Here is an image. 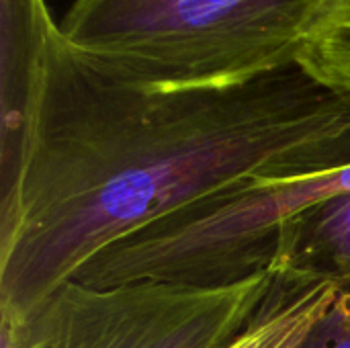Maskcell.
<instances>
[{"mask_svg":"<svg viewBox=\"0 0 350 348\" xmlns=\"http://www.w3.org/2000/svg\"><path fill=\"white\" fill-rule=\"evenodd\" d=\"M2 117L0 316L14 320L189 207L350 166V94L299 62L234 86L144 90L90 68L55 29L39 80Z\"/></svg>","mask_w":350,"mask_h":348,"instance_id":"cell-1","label":"cell"},{"mask_svg":"<svg viewBox=\"0 0 350 348\" xmlns=\"http://www.w3.org/2000/svg\"><path fill=\"white\" fill-rule=\"evenodd\" d=\"M326 0H74L57 25L90 68L144 90L219 88L297 62Z\"/></svg>","mask_w":350,"mask_h":348,"instance_id":"cell-2","label":"cell"},{"mask_svg":"<svg viewBox=\"0 0 350 348\" xmlns=\"http://www.w3.org/2000/svg\"><path fill=\"white\" fill-rule=\"evenodd\" d=\"M273 285V269L213 287L66 281L25 318L0 316V348H228Z\"/></svg>","mask_w":350,"mask_h":348,"instance_id":"cell-3","label":"cell"},{"mask_svg":"<svg viewBox=\"0 0 350 348\" xmlns=\"http://www.w3.org/2000/svg\"><path fill=\"white\" fill-rule=\"evenodd\" d=\"M338 193H350V166L226 193L115 242L68 281L94 287L135 281L201 287L238 283L271 271L283 222Z\"/></svg>","mask_w":350,"mask_h":348,"instance_id":"cell-4","label":"cell"},{"mask_svg":"<svg viewBox=\"0 0 350 348\" xmlns=\"http://www.w3.org/2000/svg\"><path fill=\"white\" fill-rule=\"evenodd\" d=\"M271 269L350 287V193L328 197L283 222Z\"/></svg>","mask_w":350,"mask_h":348,"instance_id":"cell-5","label":"cell"},{"mask_svg":"<svg viewBox=\"0 0 350 348\" xmlns=\"http://www.w3.org/2000/svg\"><path fill=\"white\" fill-rule=\"evenodd\" d=\"M340 287L275 273V285L248 328L228 348H295L326 316Z\"/></svg>","mask_w":350,"mask_h":348,"instance_id":"cell-6","label":"cell"},{"mask_svg":"<svg viewBox=\"0 0 350 348\" xmlns=\"http://www.w3.org/2000/svg\"><path fill=\"white\" fill-rule=\"evenodd\" d=\"M297 62L324 86L350 94V0H326Z\"/></svg>","mask_w":350,"mask_h":348,"instance_id":"cell-7","label":"cell"},{"mask_svg":"<svg viewBox=\"0 0 350 348\" xmlns=\"http://www.w3.org/2000/svg\"><path fill=\"white\" fill-rule=\"evenodd\" d=\"M295 348H350V287H342L326 316Z\"/></svg>","mask_w":350,"mask_h":348,"instance_id":"cell-8","label":"cell"}]
</instances>
